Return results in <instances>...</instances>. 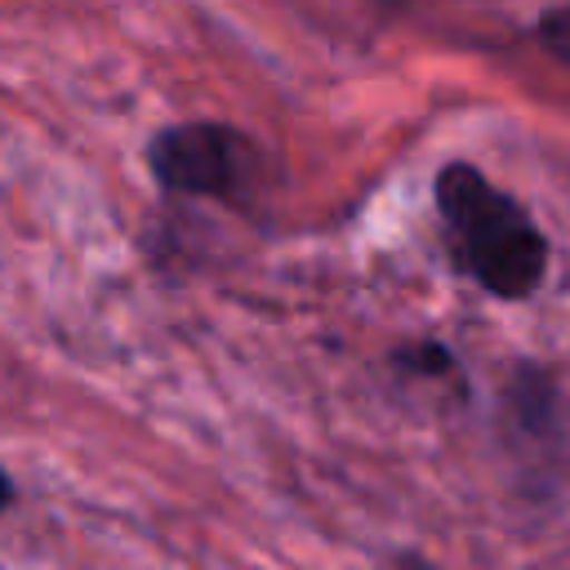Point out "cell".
I'll return each instance as SVG.
<instances>
[{
  "label": "cell",
  "instance_id": "1",
  "mask_svg": "<svg viewBox=\"0 0 570 570\" xmlns=\"http://www.w3.org/2000/svg\"><path fill=\"white\" fill-rule=\"evenodd\" d=\"M436 214L454 263L499 298H525L548 276V236L521 200L494 187L476 165L450 160L436 174Z\"/></svg>",
  "mask_w": 570,
  "mask_h": 570
},
{
  "label": "cell",
  "instance_id": "2",
  "mask_svg": "<svg viewBox=\"0 0 570 570\" xmlns=\"http://www.w3.org/2000/svg\"><path fill=\"white\" fill-rule=\"evenodd\" d=\"M147 165L160 187L205 200H245L258 183V147L232 125L183 120L151 138Z\"/></svg>",
  "mask_w": 570,
  "mask_h": 570
},
{
  "label": "cell",
  "instance_id": "3",
  "mask_svg": "<svg viewBox=\"0 0 570 570\" xmlns=\"http://www.w3.org/2000/svg\"><path fill=\"white\" fill-rule=\"evenodd\" d=\"M534 36H539V45H543V49H548L557 62H566V67H570V4L548 9V13L539 18Z\"/></svg>",
  "mask_w": 570,
  "mask_h": 570
},
{
  "label": "cell",
  "instance_id": "4",
  "mask_svg": "<svg viewBox=\"0 0 570 570\" xmlns=\"http://www.w3.org/2000/svg\"><path fill=\"white\" fill-rule=\"evenodd\" d=\"M9 503H13V481H9V472L0 468V512H4Z\"/></svg>",
  "mask_w": 570,
  "mask_h": 570
}]
</instances>
